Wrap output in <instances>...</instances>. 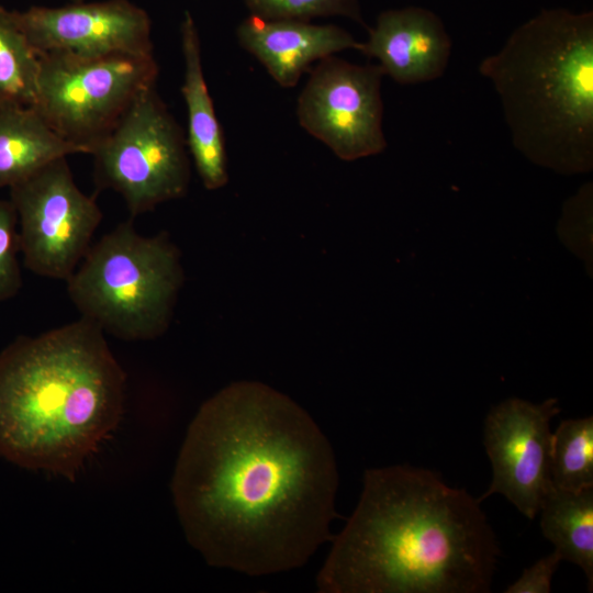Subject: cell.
Returning a JSON list of instances; mask_svg holds the SVG:
<instances>
[{
    "label": "cell",
    "instance_id": "7402d4cb",
    "mask_svg": "<svg viewBox=\"0 0 593 593\" xmlns=\"http://www.w3.org/2000/svg\"><path fill=\"white\" fill-rule=\"evenodd\" d=\"M562 561L561 556L553 550L525 569L522 575L506 588L505 593H549L552 577Z\"/></svg>",
    "mask_w": 593,
    "mask_h": 593
},
{
    "label": "cell",
    "instance_id": "ac0fdd59",
    "mask_svg": "<svg viewBox=\"0 0 593 593\" xmlns=\"http://www.w3.org/2000/svg\"><path fill=\"white\" fill-rule=\"evenodd\" d=\"M552 485L568 491L593 488V417L563 419L551 436Z\"/></svg>",
    "mask_w": 593,
    "mask_h": 593
},
{
    "label": "cell",
    "instance_id": "ffe728a7",
    "mask_svg": "<svg viewBox=\"0 0 593 593\" xmlns=\"http://www.w3.org/2000/svg\"><path fill=\"white\" fill-rule=\"evenodd\" d=\"M593 184L584 183L562 206L558 233L563 244L586 262L592 261Z\"/></svg>",
    "mask_w": 593,
    "mask_h": 593
},
{
    "label": "cell",
    "instance_id": "8992f818",
    "mask_svg": "<svg viewBox=\"0 0 593 593\" xmlns=\"http://www.w3.org/2000/svg\"><path fill=\"white\" fill-rule=\"evenodd\" d=\"M38 55L33 107L61 138L88 155L113 131L138 96L156 87L159 75L155 55Z\"/></svg>",
    "mask_w": 593,
    "mask_h": 593
},
{
    "label": "cell",
    "instance_id": "52a82bcc",
    "mask_svg": "<svg viewBox=\"0 0 593 593\" xmlns=\"http://www.w3.org/2000/svg\"><path fill=\"white\" fill-rule=\"evenodd\" d=\"M91 156L96 189L119 193L133 219L189 190L186 133L156 87L138 96Z\"/></svg>",
    "mask_w": 593,
    "mask_h": 593
},
{
    "label": "cell",
    "instance_id": "4fadbf2b",
    "mask_svg": "<svg viewBox=\"0 0 593 593\" xmlns=\"http://www.w3.org/2000/svg\"><path fill=\"white\" fill-rule=\"evenodd\" d=\"M238 44L282 88H293L314 63L346 49L359 51L347 30L335 24L264 19L249 14L236 27Z\"/></svg>",
    "mask_w": 593,
    "mask_h": 593
},
{
    "label": "cell",
    "instance_id": "e0dca14e",
    "mask_svg": "<svg viewBox=\"0 0 593 593\" xmlns=\"http://www.w3.org/2000/svg\"><path fill=\"white\" fill-rule=\"evenodd\" d=\"M40 55L14 20L0 5V107H33L37 96Z\"/></svg>",
    "mask_w": 593,
    "mask_h": 593
},
{
    "label": "cell",
    "instance_id": "ba28073f",
    "mask_svg": "<svg viewBox=\"0 0 593 593\" xmlns=\"http://www.w3.org/2000/svg\"><path fill=\"white\" fill-rule=\"evenodd\" d=\"M9 195L24 266L37 276L66 281L103 219L96 199L78 188L67 157L12 186Z\"/></svg>",
    "mask_w": 593,
    "mask_h": 593
},
{
    "label": "cell",
    "instance_id": "277c9868",
    "mask_svg": "<svg viewBox=\"0 0 593 593\" xmlns=\"http://www.w3.org/2000/svg\"><path fill=\"white\" fill-rule=\"evenodd\" d=\"M514 147L572 176L593 168V12L544 9L483 58Z\"/></svg>",
    "mask_w": 593,
    "mask_h": 593
},
{
    "label": "cell",
    "instance_id": "d6986e66",
    "mask_svg": "<svg viewBox=\"0 0 593 593\" xmlns=\"http://www.w3.org/2000/svg\"><path fill=\"white\" fill-rule=\"evenodd\" d=\"M249 14L264 19L311 21L344 16L366 26L360 0H243Z\"/></svg>",
    "mask_w": 593,
    "mask_h": 593
},
{
    "label": "cell",
    "instance_id": "2e32d148",
    "mask_svg": "<svg viewBox=\"0 0 593 593\" xmlns=\"http://www.w3.org/2000/svg\"><path fill=\"white\" fill-rule=\"evenodd\" d=\"M540 528L562 560L584 572L593 589V488L581 491L551 486L540 510Z\"/></svg>",
    "mask_w": 593,
    "mask_h": 593
},
{
    "label": "cell",
    "instance_id": "9c48e42d",
    "mask_svg": "<svg viewBox=\"0 0 593 593\" xmlns=\"http://www.w3.org/2000/svg\"><path fill=\"white\" fill-rule=\"evenodd\" d=\"M383 76L378 64L358 65L335 55L321 59L298 97L299 124L339 159L382 153Z\"/></svg>",
    "mask_w": 593,
    "mask_h": 593
},
{
    "label": "cell",
    "instance_id": "603a6c76",
    "mask_svg": "<svg viewBox=\"0 0 593 593\" xmlns=\"http://www.w3.org/2000/svg\"><path fill=\"white\" fill-rule=\"evenodd\" d=\"M68 1H77V0H68Z\"/></svg>",
    "mask_w": 593,
    "mask_h": 593
},
{
    "label": "cell",
    "instance_id": "7c38bea8",
    "mask_svg": "<svg viewBox=\"0 0 593 593\" xmlns=\"http://www.w3.org/2000/svg\"><path fill=\"white\" fill-rule=\"evenodd\" d=\"M360 53L376 58L384 75L400 85L440 78L446 71L451 40L443 20L432 10L410 5L382 11Z\"/></svg>",
    "mask_w": 593,
    "mask_h": 593
},
{
    "label": "cell",
    "instance_id": "5bb4252c",
    "mask_svg": "<svg viewBox=\"0 0 593 593\" xmlns=\"http://www.w3.org/2000/svg\"><path fill=\"white\" fill-rule=\"evenodd\" d=\"M180 44L187 147L204 188L219 190L228 182L225 139L203 72L199 30L189 11H184L180 22Z\"/></svg>",
    "mask_w": 593,
    "mask_h": 593
},
{
    "label": "cell",
    "instance_id": "9a60e30c",
    "mask_svg": "<svg viewBox=\"0 0 593 593\" xmlns=\"http://www.w3.org/2000/svg\"><path fill=\"white\" fill-rule=\"evenodd\" d=\"M75 154L82 153L61 138L34 107H0V189Z\"/></svg>",
    "mask_w": 593,
    "mask_h": 593
},
{
    "label": "cell",
    "instance_id": "6da1fadb",
    "mask_svg": "<svg viewBox=\"0 0 593 593\" xmlns=\"http://www.w3.org/2000/svg\"><path fill=\"white\" fill-rule=\"evenodd\" d=\"M170 486L188 542L212 567L290 571L332 539L333 448L304 409L258 381L233 382L200 406Z\"/></svg>",
    "mask_w": 593,
    "mask_h": 593
},
{
    "label": "cell",
    "instance_id": "3957f363",
    "mask_svg": "<svg viewBox=\"0 0 593 593\" xmlns=\"http://www.w3.org/2000/svg\"><path fill=\"white\" fill-rule=\"evenodd\" d=\"M126 376L104 332L80 317L0 351V456L75 481L118 428Z\"/></svg>",
    "mask_w": 593,
    "mask_h": 593
},
{
    "label": "cell",
    "instance_id": "8fae6325",
    "mask_svg": "<svg viewBox=\"0 0 593 593\" xmlns=\"http://www.w3.org/2000/svg\"><path fill=\"white\" fill-rule=\"evenodd\" d=\"M38 54L79 58L154 56L152 20L130 0H77L61 7L12 10Z\"/></svg>",
    "mask_w": 593,
    "mask_h": 593
},
{
    "label": "cell",
    "instance_id": "5b68a950",
    "mask_svg": "<svg viewBox=\"0 0 593 593\" xmlns=\"http://www.w3.org/2000/svg\"><path fill=\"white\" fill-rule=\"evenodd\" d=\"M183 280L180 251L170 237L142 235L131 217L90 246L66 284L80 317L134 342L167 331Z\"/></svg>",
    "mask_w": 593,
    "mask_h": 593
},
{
    "label": "cell",
    "instance_id": "7a4b0ae2",
    "mask_svg": "<svg viewBox=\"0 0 593 593\" xmlns=\"http://www.w3.org/2000/svg\"><path fill=\"white\" fill-rule=\"evenodd\" d=\"M500 555L467 490L425 468H372L316 586L322 593H488Z\"/></svg>",
    "mask_w": 593,
    "mask_h": 593
},
{
    "label": "cell",
    "instance_id": "30bf717a",
    "mask_svg": "<svg viewBox=\"0 0 593 593\" xmlns=\"http://www.w3.org/2000/svg\"><path fill=\"white\" fill-rule=\"evenodd\" d=\"M560 412L555 398L535 404L510 398L491 407L483 425V445L492 467L489 489L478 497L504 495L534 519L552 486L550 421Z\"/></svg>",
    "mask_w": 593,
    "mask_h": 593
},
{
    "label": "cell",
    "instance_id": "44dd1931",
    "mask_svg": "<svg viewBox=\"0 0 593 593\" xmlns=\"http://www.w3.org/2000/svg\"><path fill=\"white\" fill-rule=\"evenodd\" d=\"M18 215L11 201L0 199V303L14 298L22 288Z\"/></svg>",
    "mask_w": 593,
    "mask_h": 593
}]
</instances>
